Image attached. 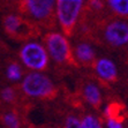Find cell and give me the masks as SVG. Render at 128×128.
I'll return each mask as SVG.
<instances>
[{
    "instance_id": "cell-9",
    "label": "cell",
    "mask_w": 128,
    "mask_h": 128,
    "mask_svg": "<svg viewBox=\"0 0 128 128\" xmlns=\"http://www.w3.org/2000/svg\"><path fill=\"white\" fill-rule=\"evenodd\" d=\"M81 94H82V98L84 99L88 105L91 107L99 110L103 103V97H102L100 89L96 83H94L92 81H86L82 84L81 88Z\"/></svg>"
},
{
    "instance_id": "cell-11",
    "label": "cell",
    "mask_w": 128,
    "mask_h": 128,
    "mask_svg": "<svg viewBox=\"0 0 128 128\" xmlns=\"http://www.w3.org/2000/svg\"><path fill=\"white\" fill-rule=\"evenodd\" d=\"M1 122L5 128H22L20 114L15 110L5 111L1 114Z\"/></svg>"
},
{
    "instance_id": "cell-4",
    "label": "cell",
    "mask_w": 128,
    "mask_h": 128,
    "mask_svg": "<svg viewBox=\"0 0 128 128\" xmlns=\"http://www.w3.org/2000/svg\"><path fill=\"white\" fill-rule=\"evenodd\" d=\"M21 62L32 72H44L48 69L50 57L45 46L37 42H27L18 52Z\"/></svg>"
},
{
    "instance_id": "cell-12",
    "label": "cell",
    "mask_w": 128,
    "mask_h": 128,
    "mask_svg": "<svg viewBox=\"0 0 128 128\" xmlns=\"http://www.w3.org/2000/svg\"><path fill=\"white\" fill-rule=\"evenodd\" d=\"M22 76H23V70H22L21 65L18 62V61H10V62L7 65L6 67V78L8 81L10 82H18V81L22 80Z\"/></svg>"
},
{
    "instance_id": "cell-15",
    "label": "cell",
    "mask_w": 128,
    "mask_h": 128,
    "mask_svg": "<svg viewBox=\"0 0 128 128\" xmlns=\"http://www.w3.org/2000/svg\"><path fill=\"white\" fill-rule=\"evenodd\" d=\"M81 128H103L102 122L94 114H86L81 120Z\"/></svg>"
},
{
    "instance_id": "cell-14",
    "label": "cell",
    "mask_w": 128,
    "mask_h": 128,
    "mask_svg": "<svg viewBox=\"0 0 128 128\" xmlns=\"http://www.w3.org/2000/svg\"><path fill=\"white\" fill-rule=\"evenodd\" d=\"M0 98L2 99L4 103L13 104V103L16 102L18 92H16L15 88H13V86H6V88H4V89L0 91Z\"/></svg>"
},
{
    "instance_id": "cell-6",
    "label": "cell",
    "mask_w": 128,
    "mask_h": 128,
    "mask_svg": "<svg viewBox=\"0 0 128 128\" xmlns=\"http://www.w3.org/2000/svg\"><path fill=\"white\" fill-rule=\"evenodd\" d=\"M56 1L57 0H23L22 9L31 20L39 23H45L53 16Z\"/></svg>"
},
{
    "instance_id": "cell-17",
    "label": "cell",
    "mask_w": 128,
    "mask_h": 128,
    "mask_svg": "<svg viewBox=\"0 0 128 128\" xmlns=\"http://www.w3.org/2000/svg\"><path fill=\"white\" fill-rule=\"evenodd\" d=\"M88 8H90L92 12H100L104 8V2L103 0H89Z\"/></svg>"
},
{
    "instance_id": "cell-16",
    "label": "cell",
    "mask_w": 128,
    "mask_h": 128,
    "mask_svg": "<svg viewBox=\"0 0 128 128\" xmlns=\"http://www.w3.org/2000/svg\"><path fill=\"white\" fill-rule=\"evenodd\" d=\"M65 128H81V120L76 116L69 114L65 119Z\"/></svg>"
},
{
    "instance_id": "cell-3",
    "label": "cell",
    "mask_w": 128,
    "mask_h": 128,
    "mask_svg": "<svg viewBox=\"0 0 128 128\" xmlns=\"http://www.w3.org/2000/svg\"><path fill=\"white\" fill-rule=\"evenodd\" d=\"M83 4L74 0H57L56 13L58 23L66 37H70L74 34L82 13Z\"/></svg>"
},
{
    "instance_id": "cell-10",
    "label": "cell",
    "mask_w": 128,
    "mask_h": 128,
    "mask_svg": "<svg viewBox=\"0 0 128 128\" xmlns=\"http://www.w3.org/2000/svg\"><path fill=\"white\" fill-rule=\"evenodd\" d=\"M73 56L76 61V64L89 67L95 64L96 59V52L95 48L86 42H80L76 44L75 48L73 50Z\"/></svg>"
},
{
    "instance_id": "cell-18",
    "label": "cell",
    "mask_w": 128,
    "mask_h": 128,
    "mask_svg": "<svg viewBox=\"0 0 128 128\" xmlns=\"http://www.w3.org/2000/svg\"><path fill=\"white\" fill-rule=\"evenodd\" d=\"M106 120V128H124L122 120L118 119H105Z\"/></svg>"
},
{
    "instance_id": "cell-1",
    "label": "cell",
    "mask_w": 128,
    "mask_h": 128,
    "mask_svg": "<svg viewBox=\"0 0 128 128\" xmlns=\"http://www.w3.org/2000/svg\"><path fill=\"white\" fill-rule=\"evenodd\" d=\"M22 94L34 99H53L58 94V89L53 81L48 75L31 72L21 80Z\"/></svg>"
},
{
    "instance_id": "cell-13",
    "label": "cell",
    "mask_w": 128,
    "mask_h": 128,
    "mask_svg": "<svg viewBox=\"0 0 128 128\" xmlns=\"http://www.w3.org/2000/svg\"><path fill=\"white\" fill-rule=\"evenodd\" d=\"M107 5L116 15L128 16V0H106Z\"/></svg>"
},
{
    "instance_id": "cell-8",
    "label": "cell",
    "mask_w": 128,
    "mask_h": 128,
    "mask_svg": "<svg viewBox=\"0 0 128 128\" xmlns=\"http://www.w3.org/2000/svg\"><path fill=\"white\" fill-rule=\"evenodd\" d=\"M92 68L95 69L96 75L100 81L112 83L118 78V69L116 64L108 58L97 59L92 65Z\"/></svg>"
},
{
    "instance_id": "cell-7",
    "label": "cell",
    "mask_w": 128,
    "mask_h": 128,
    "mask_svg": "<svg viewBox=\"0 0 128 128\" xmlns=\"http://www.w3.org/2000/svg\"><path fill=\"white\" fill-rule=\"evenodd\" d=\"M104 40L112 48H121L128 44V23L120 20L108 22L103 29Z\"/></svg>"
},
{
    "instance_id": "cell-5",
    "label": "cell",
    "mask_w": 128,
    "mask_h": 128,
    "mask_svg": "<svg viewBox=\"0 0 128 128\" xmlns=\"http://www.w3.org/2000/svg\"><path fill=\"white\" fill-rule=\"evenodd\" d=\"M2 26L5 32L9 37L18 40L35 38L37 32H39L35 26L30 27V23H28L22 16L16 14L6 15L2 21Z\"/></svg>"
},
{
    "instance_id": "cell-19",
    "label": "cell",
    "mask_w": 128,
    "mask_h": 128,
    "mask_svg": "<svg viewBox=\"0 0 128 128\" xmlns=\"http://www.w3.org/2000/svg\"><path fill=\"white\" fill-rule=\"evenodd\" d=\"M74 1H78V2H82V4H84V1H86V0H74Z\"/></svg>"
},
{
    "instance_id": "cell-2",
    "label": "cell",
    "mask_w": 128,
    "mask_h": 128,
    "mask_svg": "<svg viewBox=\"0 0 128 128\" xmlns=\"http://www.w3.org/2000/svg\"><path fill=\"white\" fill-rule=\"evenodd\" d=\"M45 48L48 57L58 65H73L76 66V61L73 56L68 39L64 34L51 31L44 36Z\"/></svg>"
}]
</instances>
